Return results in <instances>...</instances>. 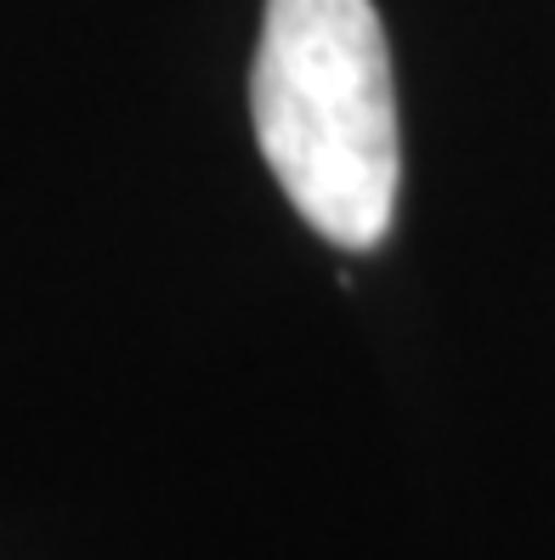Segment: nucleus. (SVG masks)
<instances>
[{
    "mask_svg": "<svg viewBox=\"0 0 555 560\" xmlns=\"http://www.w3.org/2000/svg\"><path fill=\"white\" fill-rule=\"evenodd\" d=\"M250 119L267 171L312 233L340 249L385 238L403 142L374 0H267Z\"/></svg>",
    "mask_w": 555,
    "mask_h": 560,
    "instance_id": "1",
    "label": "nucleus"
}]
</instances>
